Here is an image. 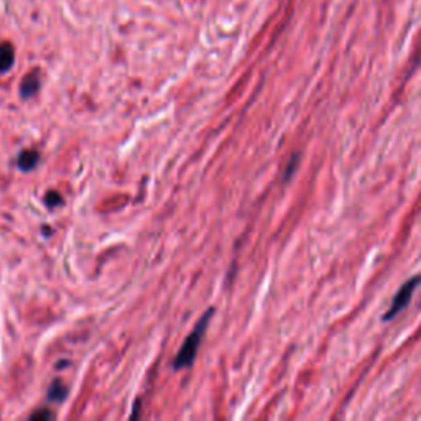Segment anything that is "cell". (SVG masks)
<instances>
[{
    "mask_svg": "<svg viewBox=\"0 0 421 421\" xmlns=\"http://www.w3.org/2000/svg\"><path fill=\"white\" fill-rule=\"evenodd\" d=\"M211 315H212V310L207 311L206 315H203V318L199 319L198 324H196L194 331L186 337L185 344L181 345V349L177 354V359H174L173 362L174 369H185V367L193 365L196 352H198L199 345H201L203 336H204V332H206L207 324H209Z\"/></svg>",
    "mask_w": 421,
    "mask_h": 421,
    "instance_id": "obj_1",
    "label": "cell"
},
{
    "mask_svg": "<svg viewBox=\"0 0 421 421\" xmlns=\"http://www.w3.org/2000/svg\"><path fill=\"white\" fill-rule=\"evenodd\" d=\"M420 283H421V277H420V275H416V277L410 278V280H408L407 283H403V286L398 290V293L395 295L394 301H391L390 310L385 312V318H383V319H385V321L394 319L395 316H397L400 311L405 310V308L408 306V303H410L411 297H413L416 286H418Z\"/></svg>",
    "mask_w": 421,
    "mask_h": 421,
    "instance_id": "obj_2",
    "label": "cell"
},
{
    "mask_svg": "<svg viewBox=\"0 0 421 421\" xmlns=\"http://www.w3.org/2000/svg\"><path fill=\"white\" fill-rule=\"evenodd\" d=\"M15 53L10 43H0V74L7 73L14 66Z\"/></svg>",
    "mask_w": 421,
    "mask_h": 421,
    "instance_id": "obj_3",
    "label": "cell"
},
{
    "mask_svg": "<svg viewBox=\"0 0 421 421\" xmlns=\"http://www.w3.org/2000/svg\"><path fill=\"white\" fill-rule=\"evenodd\" d=\"M40 155L35 152V150H25V152L20 153L19 157V166L23 170V172H28V170L35 168L36 163H38Z\"/></svg>",
    "mask_w": 421,
    "mask_h": 421,
    "instance_id": "obj_4",
    "label": "cell"
},
{
    "mask_svg": "<svg viewBox=\"0 0 421 421\" xmlns=\"http://www.w3.org/2000/svg\"><path fill=\"white\" fill-rule=\"evenodd\" d=\"M40 87V79L36 74H28L27 78L23 79L22 86H20V94H22V98H30L38 91Z\"/></svg>",
    "mask_w": 421,
    "mask_h": 421,
    "instance_id": "obj_5",
    "label": "cell"
},
{
    "mask_svg": "<svg viewBox=\"0 0 421 421\" xmlns=\"http://www.w3.org/2000/svg\"><path fill=\"white\" fill-rule=\"evenodd\" d=\"M48 395L49 400H53V402H61V400H65L66 395H68V389H66L60 380H55V383L49 387Z\"/></svg>",
    "mask_w": 421,
    "mask_h": 421,
    "instance_id": "obj_6",
    "label": "cell"
},
{
    "mask_svg": "<svg viewBox=\"0 0 421 421\" xmlns=\"http://www.w3.org/2000/svg\"><path fill=\"white\" fill-rule=\"evenodd\" d=\"M45 203H47L48 207L60 206V204L62 203L61 194L56 193V191H49V193H47V196H45Z\"/></svg>",
    "mask_w": 421,
    "mask_h": 421,
    "instance_id": "obj_7",
    "label": "cell"
},
{
    "mask_svg": "<svg viewBox=\"0 0 421 421\" xmlns=\"http://www.w3.org/2000/svg\"><path fill=\"white\" fill-rule=\"evenodd\" d=\"M53 416H55V415H53L49 410H47V408H41V410L35 411V413H33L30 418L32 420H52Z\"/></svg>",
    "mask_w": 421,
    "mask_h": 421,
    "instance_id": "obj_8",
    "label": "cell"
},
{
    "mask_svg": "<svg viewBox=\"0 0 421 421\" xmlns=\"http://www.w3.org/2000/svg\"><path fill=\"white\" fill-rule=\"evenodd\" d=\"M297 165H298V158L293 157V158H291V165H288V168H286V177L285 178H290L291 174H293V170Z\"/></svg>",
    "mask_w": 421,
    "mask_h": 421,
    "instance_id": "obj_9",
    "label": "cell"
}]
</instances>
